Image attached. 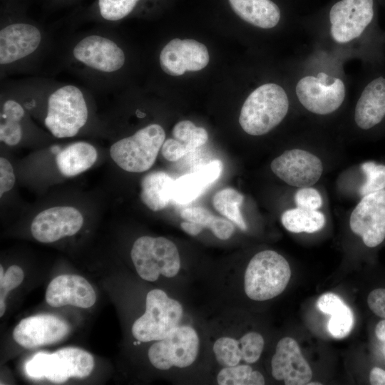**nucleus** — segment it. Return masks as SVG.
<instances>
[{"label": "nucleus", "mask_w": 385, "mask_h": 385, "mask_svg": "<svg viewBox=\"0 0 385 385\" xmlns=\"http://www.w3.org/2000/svg\"><path fill=\"white\" fill-rule=\"evenodd\" d=\"M7 83L28 111L43 108V124L56 138L73 137L88 123L91 96L86 88L43 77Z\"/></svg>", "instance_id": "1"}, {"label": "nucleus", "mask_w": 385, "mask_h": 385, "mask_svg": "<svg viewBox=\"0 0 385 385\" xmlns=\"http://www.w3.org/2000/svg\"><path fill=\"white\" fill-rule=\"evenodd\" d=\"M128 54L111 30L96 29L73 36L64 48L63 63L94 90L112 91L120 83Z\"/></svg>", "instance_id": "2"}, {"label": "nucleus", "mask_w": 385, "mask_h": 385, "mask_svg": "<svg viewBox=\"0 0 385 385\" xmlns=\"http://www.w3.org/2000/svg\"><path fill=\"white\" fill-rule=\"evenodd\" d=\"M48 45V35L41 26L11 13L4 15L0 26L1 77L30 72L43 58Z\"/></svg>", "instance_id": "3"}, {"label": "nucleus", "mask_w": 385, "mask_h": 385, "mask_svg": "<svg viewBox=\"0 0 385 385\" xmlns=\"http://www.w3.org/2000/svg\"><path fill=\"white\" fill-rule=\"evenodd\" d=\"M289 98L284 89L274 83L261 85L244 102L239 123L251 135H262L277 126L289 110Z\"/></svg>", "instance_id": "4"}, {"label": "nucleus", "mask_w": 385, "mask_h": 385, "mask_svg": "<svg viewBox=\"0 0 385 385\" xmlns=\"http://www.w3.org/2000/svg\"><path fill=\"white\" fill-rule=\"evenodd\" d=\"M291 277L288 262L274 250H263L250 261L245 273L247 296L255 301H265L280 294Z\"/></svg>", "instance_id": "5"}, {"label": "nucleus", "mask_w": 385, "mask_h": 385, "mask_svg": "<svg viewBox=\"0 0 385 385\" xmlns=\"http://www.w3.org/2000/svg\"><path fill=\"white\" fill-rule=\"evenodd\" d=\"M165 139L163 128L151 123L115 142L110 148V155L121 169L142 173L153 166Z\"/></svg>", "instance_id": "6"}, {"label": "nucleus", "mask_w": 385, "mask_h": 385, "mask_svg": "<svg viewBox=\"0 0 385 385\" xmlns=\"http://www.w3.org/2000/svg\"><path fill=\"white\" fill-rule=\"evenodd\" d=\"M94 367V359L88 351L74 347L58 349L53 353H36L25 365L26 374L32 379L46 378L63 383L71 377L85 378Z\"/></svg>", "instance_id": "7"}, {"label": "nucleus", "mask_w": 385, "mask_h": 385, "mask_svg": "<svg viewBox=\"0 0 385 385\" xmlns=\"http://www.w3.org/2000/svg\"><path fill=\"white\" fill-rule=\"evenodd\" d=\"M130 256L139 276L153 282L160 274L173 277L180 268V259L176 245L163 237L143 236L133 243Z\"/></svg>", "instance_id": "8"}, {"label": "nucleus", "mask_w": 385, "mask_h": 385, "mask_svg": "<svg viewBox=\"0 0 385 385\" xmlns=\"http://www.w3.org/2000/svg\"><path fill=\"white\" fill-rule=\"evenodd\" d=\"M183 316L181 304L170 298L161 289L150 291L145 300V313L135 321L133 336L143 342L163 339L175 327Z\"/></svg>", "instance_id": "9"}, {"label": "nucleus", "mask_w": 385, "mask_h": 385, "mask_svg": "<svg viewBox=\"0 0 385 385\" xmlns=\"http://www.w3.org/2000/svg\"><path fill=\"white\" fill-rule=\"evenodd\" d=\"M330 34L345 43L363 35L376 17V0H340L329 11Z\"/></svg>", "instance_id": "10"}, {"label": "nucleus", "mask_w": 385, "mask_h": 385, "mask_svg": "<svg viewBox=\"0 0 385 385\" xmlns=\"http://www.w3.org/2000/svg\"><path fill=\"white\" fill-rule=\"evenodd\" d=\"M199 338L188 326H178L168 335L156 341L148 350V359L156 369L167 370L173 366L191 365L197 356Z\"/></svg>", "instance_id": "11"}, {"label": "nucleus", "mask_w": 385, "mask_h": 385, "mask_svg": "<svg viewBox=\"0 0 385 385\" xmlns=\"http://www.w3.org/2000/svg\"><path fill=\"white\" fill-rule=\"evenodd\" d=\"M295 92L299 101L307 111L317 115H327L342 106L346 88L341 78L319 72L317 76H306L300 78Z\"/></svg>", "instance_id": "12"}, {"label": "nucleus", "mask_w": 385, "mask_h": 385, "mask_svg": "<svg viewBox=\"0 0 385 385\" xmlns=\"http://www.w3.org/2000/svg\"><path fill=\"white\" fill-rule=\"evenodd\" d=\"M351 231L370 248L385 240V189L362 197L349 220Z\"/></svg>", "instance_id": "13"}, {"label": "nucleus", "mask_w": 385, "mask_h": 385, "mask_svg": "<svg viewBox=\"0 0 385 385\" xmlns=\"http://www.w3.org/2000/svg\"><path fill=\"white\" fill-rule=\"evenodd\" d=\"M272 171L287 184L299 188L315 184L323 173V164L315 155L301 149L284 151L271 163Z\"/></svg>", "instance_id": "14"}, {"label": "nucleus", "mask_w": 385, "mask_h": 385, "mask_svg": "<svg viewBox=\"0 0 385 385\" xmlns=\"http://www.w3.org/2000/svg\"><path fill=\"white\" fill-rule=\"evenodd\" d=\"M209 60L207 47L193 39L174 38L163 46L159 54L162 71L173 76L202 70Z\"/></svg>", "instance_id": "15"}, {"label": "nucleus", "mask_w": 385, "mask_h": 385, "mask_svg": "<svg viewBox=\"0 0 385 385\" xmlns=\"http://www.w3.org/2000/svg\"><path fill=\"white\" fill-rule=\"evenodd\" d=\"M83 224L78 210L69 206H58L44 210L33 220L31 232L38 242L51 243L76 234Z\"/></svg>", "instance_id": "16"}, {"label": "nucleus", "mask_w": 385, "mask_h": 385, "mask_svg": "<svg viewBox=\"0 0 385 385\" xmlns=\"http://www.w3.org/2000/svg\"><path fill=\"white\" fill-rule=\"evenodd\" d=\"M69 332L63 319L50 314H38L23 319L13 331L17 344L27 349L51 344L62 340Z\"/></svg>", "instance_id": "17"}, {"label": "nucleus", "mask_w": 385, "mask_h": 385, "mask_svg": "<svg viewBox=\"0 0 385 385\" xmlns=\"http://www.w3.org/2000/svg\"><path fill=\"white\" fill-rule=\"evenodd\" d=\"M271 365L272 376L277 381H284L286 385L307 384L312 376V369L297 342L289 337L278 342Z\"/></svg>", "instance_id": "18"}, {"label": "nucleus", "mask_w": 385, "mask_h": 385, "mask_svg": "<svg viewBox=\"0 0 385 385\" xmlns=\"http://www.w3.org/2000/svg\"><path fill=\"white\" fill-rule=\"evenodd\" d=\"M354 121L361 130H374L385 123V73H374L356 101Z\"/></svg>", "instance_id": "19"}, {"label": "nucleus", "mask_w": 385, "mask_h": 385, "mask_svg": "<svg viewBox=\"0 0 385 385\" xmlns=\"http://www.w3.org/2000/svg\"><path fill=\"white\" fill-rule=\"evenodd\" d=\"M46 300L53 307L72 305L89 308L95 304L96 296L93 288L84 277L62 274L55 277L48 285Z\"/></svg>", "instance_id": "20"}, {"label": "nucleus", "mask_w": 385, "mask_h": 385, "mask_svg": "<svg viewBox=\"0 0 385 385\" xmlns=\"http://www.w3.org/2000/svg\"><path fill=\"white\" fill-rule=\"evenodd\" d=\"M28 111L7 82L1 86L0 140L7 145L19 144L24 136Z\"/></svg>", "instance_id": "21"}, {"label": "nucleus", "mask_w": 385, "mask_h": 385, "mask_svg": "<svg viewBox=\"0 0 385 385\" xmlns=\"http://www.w3.org/2000/svg\"><path fill=\"white\" fill-rule=\"evenodd\" d=\"M229 3L238 16L258 28L272 29L280 20V10L271 0H229Z\"/></svg>", "instance_id": "22"}, {"label": "nucleus", "mask_w": 385, "mask_h": 385, "mask_svg": "<svg viewBox=\"0 0 385 385\" xmlns=\"http://www.w3.org/2000/svg\"><path fill=\"white\" fill-rule=\"evenodd\" d=\"M94 146L86 142L73 143L60 150L56 157L59 172L73 177L89 169L97 159Z\"/></svg>", "instance_id": "23"}, {"label": "nucleus", "mask_w": 385, "mask_h": 385, "mask_svg": "<svg viewBox=\"0 0 385 385\" xmlns=\"http://www.w3.org/2000/svg\"><path fill=\"white\" fill-rule=\"evenodd\" d=\"M174 180L163 171L150 173L143 178L140 200L151 210L159 211L173 201Z\"/></svg>", "instance_id": "24"}, {"label": "nucleus", "mask_w": 385, "mask_h": 385, "mask_svg": "<svg viewBox=\"0 0 385 385\" xmlns=\"http://www.w3.org/2000/svg\"><path fill=\"white\" fill-rule=\"evenodd\" d=\"M281 222L291 232L313 233L324 227L326 219L324 215L318 210L297 207L284 212Z\"/></svg>", "instance_id": "25"}, {"label": "nucleus", "mask_w": 385, "mask_h": 385, "mask_svg": "<svg viewBox=\"0 0 385 385\" xmlns=\"http://www.w3.org/2000/svg\"><path fill=\"white\" fill-rule=\"evenodd\" d=\"M180 215L185 221L193 222L203 228L210 229L214 235L220 240L229 239L235 232V227L229 220L216 216L202 207L183 209Z\"/></svg>", "instance_id": "26"}, {"label": "nucleus", "mask_w": 385, "mask_h": 385, "mask_svg": "<svg viewBox=\"0 0 385 385\" xmlns=\"http://www.w3.org/2000/svg\"><path fill=\"white\" fill-rule=\"evenodd\" d=\"M140 0H96L88 20L103 24L118 22L133 13Z\"/></svg>", "instance_id": "27"}, {"label": "nucleus", "mask_w": 385, "mask_h": 385, "mask_svg": "<svg viewBox=\"0 0 385 385\" xmlns=\"http://www.w3.org/2000/svg\"><path fill=\"white\" fill-rule=\"evenodd\" d=\"M244 196L237 190L227 188L218 191L212 198V204L217 211L232 221L242 230L247 227L240 212Z\"/></svg>", "instance_id": "28"}, {"label": "nucleus", "mask_w": 385, "mask_h": 385, "mask_svg": "<svg viewBox=\"0 0 385 385\" xmlns=\"http://www.w3.org/2000/svg\"><path fill=\"white\" fill-rule=\"evenodd\" d=\"M209 186L202 175L196 170L183 175L174 181L173 201L178 205H186L197 198Z\"/></svg>", "instance_id": "29"}, {"label": "nucleus", "mask_w": 385, "mask_h": 385, "mask_svg": "<svg viewBox=\"0 0 385 385\" xmlns=\"http://www.w3.org/2000/svg\"><path fill=\"white\" fill-rule=\"evenodd\" d=\"M172 134L187 153L196 150L203 145L208 139L206 130L197 127L190 120L178 122L173 128Z\"/></svg>", "instance_id": "30"}, {"label": "nucleus", "mask_w": 385, "mask_h": 385, "mask_svg": "<svg viewBox=\"0 0 385 385\" xmlns=\"http://www.w3.org/2000/svg\"><path fill=\"white\" fill-rule=\"evenodd\" d=\"M220 385H263L262 374L253 371L249 365H235L224 367L217 374Z\"/></svg>", "instance_id": "31"}, {"label": "nucleus", "mask_w": 385, "mask_h": 385, "mask_svg": "<svg viewBox=\"0 0 385 385\" xmlns=\"http://www.w3.org/2000/svg\"><path fill=\"white\" fill-rule=\"evenodd\" d=\"M213 351L217 362L224 367L237 365L242 360L239 340L223 337L215 341Z\"/></svg>", "instance_id": "32"}, {"label": "nucleus", "mask_w": 385, "mask_h": 385, "mask_svg": "<svg viewBox=\"0 0 385 385\" xmlns=\"http://www.w3.org/2000/svg\"><path fill=\"white\" fill-rule=\"evenodd\" d=\"M361 169L365 177L359 188L361 197L385 189V164L367 161L361 165Z\"/></svg>", "instance_id": "33"}, {"label": "nucleus", "mask_w": 385, "mask_h": 385, "mask_svg": "<svg viewBox=\"0 0 385 385\" xmlns=\"http://www.w3.org/2000/svg\"><path fill=\"white\" fill-rule=\"evenodd\" d=\"M328 323L330 334L336 339L346 337L354 326V314L351 309L345 304L331 314Z\"/></svg>", "instance_id": "34"}, {"label": "nucleus", "mask_w": 385, "mask_h": 385, "mask_svg": "<svg viewBox=\"0 0 385 385\" xmlns=\"http://www.w3.org/2000/svg\"><path fill=\"white\" fill-rule=\"evenodd\" d=\"M239 342L242 351V360L248 364L256 362L264 348L262 336L257 332H251L242 336Z\"/></svg>", "instance_id": "35"}, {"label": "nucleus", "mask_w": 385, "mask_h": 385, "mask_svg": "<svg viewBox=\"0 0 385 385\" xmlns=\"http://www.w3.org/2000/svg\"><path fill=\"white\" fill-rule=\"evenodd\" d=\"M294 200L297 206L304 209L317 210L322 205L320 193L310 187L299 189L295 194Z\"/></svg>", "instance_id": "36"}, {"label": "nucleus", "mask_w": 385, "mask_h": 385, "mask_svg": "<svg viewBox=\"0 0 385 385\" xmlns=\"http://www.w3.org/2000/svg\"><path fill=\"white\" fill-rule=\"evenodd\" d=\"M24 274L17 265L8 268L2 279H0V300H5L8 292L17 287L22 282Z\"/></svg>", "instance_id": "37"}, {"label": "nucleus", "mask_w": 385, "mask_h": 385, "mask_svg": "<svg viewBox=\"0 0 385 385\" xmlns=\"http://www.w3.org/2000/svg\"><path fill=\"white\" fill-rule=\"evenodd\" d=\"M15 175L10 162L4 158H0V196L11 190L15 184Z\"/></svg>", "instance_id": "38"}, {"label": "nucleus", "mask_w": 385, "mask_h": 385, "mask_svg": "<svg viewBox=\"0 0 385 385\" xmlns=\"http://www.w3.org/2000/svg\"><path fill=\"white\" fill-rule=\"evenodd\" d=\"M367 304L374 314L385 319V289L372 290L368 295Z\"/></svg>", "instance_id": "39"}, {"label": "nucleus", "mask_w": 385, "mask_h": 385, "mask_svg": "<svg viewBox=\"0 0 385 385\" xmlns=\"http://www.w3.org/2000/svg\"><path fill=\"white\" fill-rule=\"evenodd\" d=\"M161 153L163 156L169 161H176L187 154L180 143L174 138L165 140Z\"/></svg>", "instance_id": "40"}, {"label": "nucleus", "mask_w": 385, "mask_h": 385, "mask_svg": "<svg viewBox=\"0 0 385 385\" xmlns=\"http://www.w3.org/2000/svg\"><path fill=\"white\" fill-rule=\"evenodd\" d=\"M344 304V302L338 295L329 292L322 294L319 298L317 307L323 313L330 315Z\"/></svg>", "instance_id": "41"}, {"label": "nucleus", "mask_w": 385, "mask_h": 385, "mask_svg": "<svg viewBox=\"0 0 385 385\" xmlns=\"http://www.w3.org/2000/svg\"><path fill=\"white\" fill-rule=\"evenodd\" d=\"M222 170V162L219 160H212L205 165L198 166L196 169L210 185L220 176Z\"/></svg>", "instance_id": "42"}, {"label": "nucleus", "mask_w": 385, "mask_h": 385, "mask_svg": "<svg viewBox=\"0 0 385 385\" xmlns=\"http://www.w3.org/2000/svg\"><path fill=\"white\" fill-rule=\"evenodd\" d=\"M369 381L372 385H385V370L374 367L369 374Z\"/></svg>", "instance_id": "43"}, {"label": "nucleus", "mask_w": 385, "mask_h": 385, "mask_svg": "<svg viewBox=\"0 0 385 385\" xmlns=\"http://www.w3.org/2000/svg\"><path fill=\"white\" fill-rule=\"evenodd\" d=\"M180 227L186 233L192 236L197 235L203 229L200 225L189 221L181 222Z\"/></svg>", "instance_id": "44"}, {"label": "nucleus", "mask_w": 385, "mask_h": 385, "mask_svg": "<svg viewBox=\"0 0 385 385\" xmlns=\"http://www.w3.org/2000/svg\"><path fill=\"white\" fill-rule=\"evenodd\" d=\"M375 334L379 340L385 342V319L378 322L375 328Z\"/></svg>", "instance_id": "45"}, {"label": "nucleus", "mask_w": 385, "mask_h": 385, "mask_svg": "<svg viewBox=\"0 0 385 385\" xmlns=\"http://www.w3.org/2000/svg\"><path fill=\"white\" fill-rule=\"evenodd\" d=\"M74 1L75 0H51L53 4H59V5L71 3Z\"/></svg>", "instance_id": "46"}, {"label": "nucleus", "mask_w": 385, "mask_h": 385, "mask_svg": "<svg viewBox=\"0 0 385 385\" xmlns=\"http://www.w3.org/2000/svg\"><path fill=\"white\" fill-rule=\"evenodd\" d=\"M308 385H321L322 384L319 382H312V383H308Z\"/></svg>", "instance_id": "47"}]
</instances>
